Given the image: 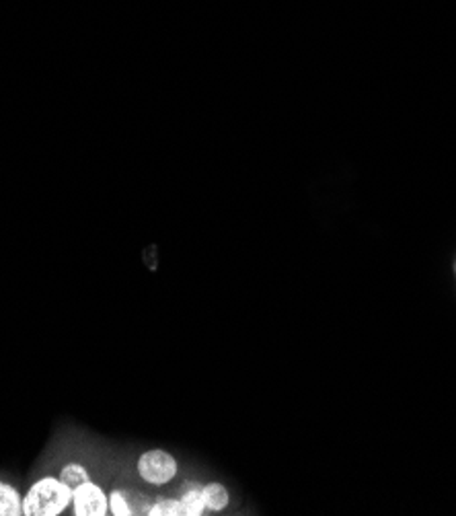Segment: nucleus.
<instances>
[{"label":"nucleus","instance_id":"nucleus-1","mask_svg":"<svg viewBox=\"0 0 456 516\" xmlns=\"http://www.w3.org/2000/svg\"><path fill=\"white\" fill-rule=\"evenodd\" d=\"M73 502V490L56 477H44L31 485L23 498V514L27 516H58Z\"/></svg>","mask_w":456,"mask_h":516},{"label":"nucleus","instance_id":"nucleus-2","mask_svg":"<svg viewBox=\"0 0 456 516\" xmlns=\"http://www.w3.org/2000/svg\"><path fill=\"white\" fill-rule=\"evenodd\" d=\"M138 473L148 484L165 485L177 476V463L165 450H148L140 457Z\"/></svg>","mask_w":456,"mask_h":516},{"label":"nucleus","instance_id":"nucleus-3","mask_svg":"<svg viewBox=\"0 0 456 516\" xmlns=\"http://www.w3.org/2000/svg\"><path fill=\"white\" fill-rule=\"evenodd\" d=\"M76 516H105L110 512V498L97 484L84 482L73 492Z\"/></svg>","mask_w":456,"mask_h":516},{"label":"nucleus","instance_id":"nucleus-4","mask_svg":"<svg viewBox=\"0 0 456 516\" xmlns=\"http://www.w3.org/2000/svg\"><path fill=\"white\" fill-rule=\"evenodd\" d=\"M23 514V500L19 498L15 487L0 482V516Z\"/></svg>","mask_w":456,"mask_h":516},{"label":"nucleus","instance_id":"nucleus-5","mask_svg":"<svg viewBox=\"0 0 456 516\" xmlns=\"http://www.w3.org/2000/svg\"><path fill=\"white\" fill-rule=\"evenodd\" d=\"M202 494H204V500H206V508H210V511H214V512L224 511V508L228 506V502H231L228 490L220 484H208L202 490Z\"/></svg>","mask_w":456,"mask_h":516},{"label":"nucleus","instance_id":"nucleus-6","mask_svg":"<svg viewBox=\"0 0 456 516\" xmlns=\"http://www.w3.org/2000/svg\"><path fill=\"white\" fill-rule=\"evenodd\" d=\"M183 516H199L206 511V500L202 490H191L180 500Z\"/></svg>","mask_w":456,"mask_h":516},{"label":"nucleus","instance_id":"nucleus-7","mask_svg":"<svg viewBox=\"0 0 456 516\" xmlns=\"http://www.w3.org/2000/svg\"><path fill=\"white\" fill-rule=\"evenodd\" d=\"M60 479L70 487V490L75 492L78 485L84 484V482H89V473H87V469L83 467V465L70 463V465H66V467L62 469Z\"/></svg>","mask_w":456,"mask_h":516},{"label":"nucleus","instance_id":"nucleus-8","mask_svg":"<svg viewBox=\"0 0 456 516\" xmlns=\"http://www.w3.org/2000/svg\"><path fill=\"white\" fill-rule=\"evenodd\" d=\"M151 516H181V502L177 500H159L148 508Z\"/></svg>","mask_w":456,"mask_h":516},{"label":"nucleus","instance_id":"nucleus-9","mask_svg":"<svg viewBox=\"0 0 456 516\" xmlns=\"http://www.w3.org/2000/svg\"><path fill=\"white\" fill-rule=\"evenodd\" d=\"M110 512H113L116 516H130V514H134L132 506L127 504V500L124 498L122 492L110 494Z\"/></svg>","mask_w":456,"mask_h":516}]
</instances>
